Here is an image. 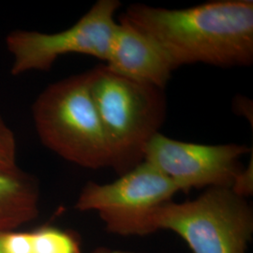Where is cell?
<instances>
[{
	"label": "cell",
	"mask_w": 253,
	"mask_h": 253,
	"mask_svg": "<svg viewBox=\"0 0 253 253\" xmlns=\"http://www.w3.org/2000/svg\"><path fill=\"white\" fill-rule=\"evenodd\" d=\"M168 230L193 253H247L253 234V208L231 189L210 188L184 203L167 202L148 220V234Z\"/></svg>",
	"instance_id": "4"
},
{
	"label": "cell",
	"mask_w": 253,
	"mask_h": 253,
	"mask_svg": "<svg viewBox=\"0 0 253 253\" xmlns=\"http://www.w3.org/2000/svg\"><path fill=\"white\" fill-rule=\"evenodd\" d=\"M90 90L119 175L144 162L145 146L160 132L167 100L162 89L112 72L105 64L91 69Z\"/></svg>",
	"instance_id": "3"
},
{
	"label": "cell",
	"mask_w": 253,
	"mask_h": 253,
	"mask_svg": "<svg viewBox=\"0 0 253 253\" xmlns=\"http://www.w3.org/2000/svg\"><path fill=\"white\" fill-rule=\"evenodd\" d=\"M90 84V70L51 84L33 102L32 118L42 144L65 161L112 169L113 154Z\"/></svg>",
	"instance_id": "2"
},
{
	"label": "cell",
	"mask_w": 253,
	"mask_h": 253,
	"mask_svg": "<svg viewBox=\"0 0 253 253\" xmlns=\"http://www.w3.org/2000/svg\"><path fill=\"white\" fill-rule=\"evenodd\" d=\"M120 15L153 39L174 71L196 63H253V0H215L180 9L138 3Z\"/></svg>",
	"instance_id": "1"
},
{
	"label": "cell",
	"mask_w": 253,
	"mask_h": 253,
	"mask_svg": "<svg viewBox=\"0 0 253 253\" xmlns=\"http://www.w3.org/2000/svg\"><path fill=\"white\" fill-rule=\"evenodd\" d=\"M1 235H2V233H0V253H3V251H2V243H1Z\"/></svg>",
	"instance_id": "16"
},
{
	"label": "cell",
	"mask_w": 253,
	"mask_h": 253,
	"mask_svg": "<svg viewBox=\"0 0 253 253\" xmlns=\"http://www.w3.org/2000/svg\"><path fill=\"white\" fill-rule=\"evenodd\" d=\"M31 235L33 253H81L76 238L58 228L42 227Z\"/></svg>",
	"instance_id": "10"
},
{
	"label": "cell",
	"mask_w": 253,
	"mask_h": 253,
	"mask_svg": "<svg viewBox=\"0 0 253 253\" xmlns=\"http://www.w3.org/2000/svg\"><path fill=\"white\" fill-rule=\"evenodd\" d=\"M233 109L236 115L247 118L253 125V106L252 100L244 96H236L233 101Z\"/></svg>",
	"instance_id": "14"
},
{
	"label": "cell",
	"mask_w": 253,
	"mask_h": 253,
	"mask_svg": "<svg viewBox=\"0 0 253 253\" xmlns=\"http://www.w3.org/2000/svg\"><path fill=\"white\" fill-rule=\"evenodd\" d=\"M92 253H124V252H117V251H112L107 248H99L96 251H94Z\"/></svg>",
	"instance_id": "15"
},
{
	"label": "cell",
	"mask_w": 253,
	"mask_h": 253,
	"mask_svg": "<svg viewBox=\"0 0 253 253\" xmlns=\"http://www.w3.org/2000/svg\"><path fill=\"white\" fill-rule=\"evenodd\" d=\"M18 168L16 138L4 119L0 117V171Z\"/></svg>",
	"instance_id": "11"
},
{
	"label": "cell",
	"mask_w": 253,
	"mask_h": 253,
	"mask_svg": "<svg viewBox=\"0 0 253 253\" xmlns=\"http://www.w3.org/2000/svg\"><path fill=\"white\" fill-rule=\"evenodd\" d=\"M178 192L170 178L143 162L114 182H88L79 194L75 208L97 212L113 234L146 235L154 211L172 201Z\"/></svg>",
	"instance_id": "6"
},
{
	"label": "cell",
	"mask_w": 253,
	"mask_h": 253,
	"mask_svg": "<svg viewBox=\"0 0 253 253\" xmlns=\"http://www.w3.org/2000/svg\"><path fill=\"white\" fill-rule=\"evenodd\" d=\"M36 179L20 168L0 171V233L15 231L39 215Z\"/></svg>",
	"instance_id": "9"
},
{
	"label": "cell",
	"mask_w": 253,
	"mask_h": 253,
	"mask_svg": "<svg viewBox=\"0 0 253 253\" xmlns=\"http://www.w3.org/2000/svg\"><path fill=\"white\" fill-rule=\"evenodd\" d=\"M247 145H202L157 133L145 146L144 162L151 164L185 193L192 189H231L243 169L240 158L252 153Z\"/></svg>",
	"instance_id": "7"
},
{
	"label": "cell",
	"mask_w": 253,
	"mask_h": 253,
	"mask_svg": "<svg viewBox=\"0 0 253 253\" xmlns=\"http://www.w3.org/2000/svg\"><path fill=\"white\" fill-rule=\"evenodd\" d=\"M105 65L121 76L165 89L174 71L163 49L152 38L118 16Z\"/></svg>",
	"instance_id": "8"
},
{
	"label": "cell",
	"mask_w": 253,
	"mask_h": 253,
	"mask_svg": "<svg viewBox=\"0 0 253 253\" xmlns=\"http://www.w3.org/2000/svg\"><path fill=\"white\" fill-rule=\"evenodd\" d=\"M118 0H98L73 26L55 33L16 29L6 36L5 43L12 57L13 76L29 72H48L60 56L85 54L104 63L108 59L118 25Z\"/></svg>",
	"instance_id": "5"
},
{
	"label": "cell",
	"mask_w": 253,
	"mask_h": 253,
	"mask_svg": "<svg viewBox=\"0 0 253 253\" xmlns=\"http://www.w3.org/2000/svg\"><path fill=\"white\" fill-rule=\"evenodd\" d=\"M253 153L251 154V162L247 167L236 175L231 190L236 195L247 198L253 193Z\"/></svg>",
	"instance_id": "13"
},
{
	"label": "cell",
	"mask_w": 253,
	"mask_h": 253,
	"mask_svg": "<svg viewBox=\"0 0 253 253\" xmlns=\"http://www.w3.org/2000/svg\"><path fill=\"white\" fill-rule=\"evenodd\" d=\"M1 243L3 253H33L31 232L2 233Z\"/></svg>",
	"instance_id": "12"
}]
</instances>
